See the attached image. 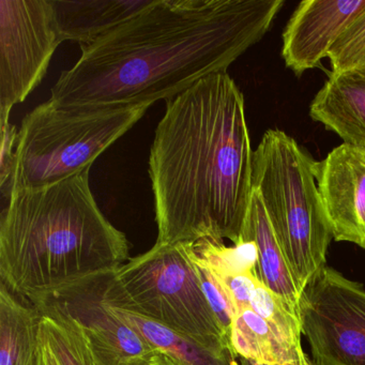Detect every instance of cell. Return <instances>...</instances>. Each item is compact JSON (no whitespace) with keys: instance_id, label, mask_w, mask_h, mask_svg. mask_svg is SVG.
Returning a JSON list of instances; mask_svg holds the SVG:
<instances>
[{"instance_id":"cell-1","label":"cell","mask_w":365,"mask_h":365,"mask_svg":"<svg viewBox=\"0 0 365 365\" xmlns=\"http://www.w3.org/2000/svg\"><path fill=\"white\" fill-rule=\"evenodd\" d=\"M284 0H155L89 46L51 89L65 106H153L227 72L270 29Z\"/></svg>"},{"instance_id":"cell-2","label":"cell","mask_w":365,"mask_h":365,"mask_svg":"<svg viewBox=\"0 0 365 365\" xmlns=\"http://www.w3.org/2000/svg\"><path fill=\"white\" fill-rule=\"evenodd\" d=\"M253 155L245 97L227 72L168 100L149 155L157 242L240 245Z\"/></svg>"},{"instance_id":"cell-3","label":"cell","mask_w":365,"mask_h":365,"mask_svg":"<svg viewBox=\"0 0 365 365\" xmlns=\"http://www.w3.org/2000/svg\"><path fill=\"white\" fill-rule=\"evenodd\" d=\"M129 253L96 202L89 172L14 192L1 213V284L31 304L113 274Z\"/></svg>"},{"instance_id":"cell-4","label":"cell","mask_w":365,"mask_h":365,"mask_svg":"<svg viewBox=\"0 0 365 365\" xmlns=\"http://www.w3.org/2000/svg\"><path fill=\"white\" fill-rule=\"evenodd\" d=\"M101 289L112 307L155 320L215 356H238L207 298L193 243H155L103 277Z\"/></svg>"},{"instance_id":"cell-5","label":"cell","mask_w":365,"mask_h":365,"mask_svg":"<svg viewBox=\"0 0 365 365\" xmlns=\"http://www.w3.org/2000/svg\"><path fill=\"white\" fill-rule=\"evenodd\" d=\"M314 163L315 160L281 130L264 132L254 150L253 189L262 197L301 294L326 266L333 239Z\"/></svg>"},{"instance_id":"cell-6","label":"cell","mask_w":365,"mask_h":365,"mask_svg":"<svg viewBox=\"0 0 365 365\" xmlns=\"http://www.w3.org/2000/svg\"><path fill=\"white\" fill-rule=\"evenodd\" d=\"M149 108L148 104L65 106L51 100L40 104L24 117L19 130L10 195L89 172L96 160Z\"/></svg>"},{"instance_id":"cell-7","label":"cell","mask_w":365,"mask_h":365,"mask_svg":"<svg viewBox=\"0 0 365 365\" xmlns=\"http://www.w3.org/2000/svg\"><path fill=\"white\" fill-rule=\"evenodd\" d=\"M299 318L314 360L324 365H365V289L324 266L307 283Z\"/></svg>"},{"instance_id":"cell-8","label":"cell","mask_w":365,"mask_h":365,"mask_svg":"<svg viewBox=\"0 0 365 365\" xmlns=\"http://www.w3.org/2000/svg\"><path fill=\"white\" fill-rule=\"evenodd\" d=\"M61 43L51 0H0V123L39 86Z\"/></svg>"},{"instance_id":"cell-9","label":"cell","mask_w":365,"mask_h":365,"mask_svg":"<svg viewBox=\"0 0 365 365\" xmlns=\"http://www.w3.org/2000/svg\"><path fill=\"white\" fill-rule=\"evenodd\" d=\"M102 279L40 301L58 305L82 324L102 365H147L165 354L113 313L102 296Z\"/></svg>"},{"instance_id":"cell-10","label":"cell","mask_w":365,"mask_h":365,"mask_svg":"<svg viewBox=\"0 0 365 365\" xmlns=\"http://www.w3.org/2000/svg\"><path fill=\"white\" fill-rule=\"evenodd\" d=\"M314 174L332 238L365 250V150L341 144Z\"/></svg>"},{"instance_id":"cell-11","label":"cell","mask_w":365,"mask_h":365,"mask_svg":"<svg viewBox=\"0 0 365 365\" xmlns=\"http://www.w3.org/2000/svg\"><path fill=\"white\" fill-rule=\"evenodd\" d=\"M365 10V0H304L283 33L282 57L300 76L319 67L348 25Z\"/></svg>"},{"instance_id":"cell-12","label":"cell","mask_w":365,"mask_h":365,"mask_svg":"<svg viewBox=\"0 0 365 365\" xmlns=\"http://www.w3.org/2000/svg\"><path fill=\"white\" fill-rule=\"evenodd\" d=\"M309 115L344 144L365 150V70L331 72L312 101Z\"/></svg>"},{"instance_id":"cell-13","label":"cell","mask_w":365,"mask_h":365,"mask_svg":"<svg viewBox=\"0 0 365 365\" xmlns=\"http://www.w3.org/2000/svg\"><path fill=\"white\" fill-rule=\"evenodd\" d=\"M155 0H51L63 42L89 46L127 22Z\"/></svg>"},{"instance_id":"cell-14","label":"cell","mask_w":365,"mask_h":365,"mask_svg":"<svg viewBox=\"0 0 365 365\" xmlns=\"http://www.w3.org/2000/svg\"><path fill=\"white\" fill-rule=\"evenodd\" d=\"M230 341L238 358L264 365H309L301 339H294L251 307L241 309L230 327Z\"/></svg>"},{"instance_id":"cell-15","label":"cell","mask_w":365,"mask_h":365,"mask_svg":"<svg viewBox=\"0 0 365 365\" xmlns=\"http://www.w3.org/2000/svg\"><path fill=\"white\" fill-rule=\"evenodd\" d=\"M252 242L256 249V270L260 281L279 294L299 315L301 292L290 272L264 202L253 189L251 205L241 243Z\"/></svg>"},{"instance_id":"cell-16","label":"cell","mask_w":365,"mask_h":365,"mask_svg":"<svg viewBox=\"0 0 365 365\" xmlns=\"http://www.w3.org/2000/svg\"><path fill=\"white\" fill-rule=\"evenodd\" d=\"M41 314L0 284V365H36Z\"/></svg>"},{"instance_id":"cell-17","label":"cell","mask_w":365,"mask_h":365,"mask_svg":"<svg viewBox=\"0 0 365 365\" xmlns=\"http://www.w3.org/2000/svg\"><path fill=\"white\" fill-rule=\"evenodd\" d=\"M41 314L40 331L59 365H102L82 324L50 301L33 304Z\"/></svg>"},{"instance_id":"cell-18","label":"cell","mask_w":365,"mask_h":365,"mask_svg":"<svg viewBox=\"0 0 365 365\" xmlns=\"http://www.w3.org/2000/svg\"><path fill=\"white\" fill-rule=\"evenodd\" d=\"M113 313L125 324L140 333L149 344L180 361L183 365H239L238 356H217L163 324L140 314L112 307Z\"/></svg>"},{"instance_id":"cell-19","label":"cell","mask_w":365,"mask_h":365,"mask_svg":"<svg viewBox=\"0 0 365 365\" xmlns=\"http://www.w3.org/2000/svg\"><path fill=\"white\" fill-rule=\"evenodd\" d=\"M328 58L332 72L365 70V10L339 36Z\"/></svg>"},{"instance_id":"cell-20","label":"cell","mask_w":365,"mask_h":365,"mask_svg":"<svg viewBox=\"0 0 365 365\" xmlns=\"http://www.w3.org/2000/svg\"><path fill=\"white\" fill-rule=\"evenodd\" d=\"M1 128V146H0V189L3 195L9 198L10 185L14 176L18 147L19 130L16 125L7 123H0Z\"/></svg>"},{"instance_id":"cell-21","label":"cell","mask_w":365,"mask_h":365,"mask_svg":"<svg viewBox=\"0 0 365 365\" xmlns=\"http://www.w3.org/2000/svg\"><path fill=\"white\" fill-rule=\"evenodd\" d=\"M36 365H59L56 356L53 354L46 339L42 336L41 331H40V345Z\"/></svg>"},{"instance_id":"cell-22","label":"cell","mask_w":365,"mask_h":365,"mask_svg":"<svg viewBox=\"0 0 365 365\" xmlns=\"http://www.w3.org/2000/svg\"><path fill=\"white\" fill-rule=\"evenodd\" d=\"M162 365H183L180 361L177 360V359L173 358L172 356L168 354H162L161 358Z\"/></svg>"},{"instance_id":"cell-23","label":"cell","mask_w":365,"mask_h":365,"mask_svg":"<svg viewBox=\"0 0 365 365\" xmlns=\"http://www.w3.org/2000/svg\"><path fill=\"white\" fill-rule=\"evenodd\" d=\"M239 365H264L259 363L253 362V361L245 360V359L239 358Z\"/></svg>"},{"instance_id":"cell-24","label":"cell","mask_w":365,"mask_h":365,"mask_svg":"<svg viewBox=\"0 0 365 365\" xmlns=\"http://www.w3.org/2000/svg\"><path fill=\"white\" fill-rule=\"evenodd\" d=\"M161 358H162V354H161V356H159V358L157 359V360H155V361H153V362L149 363V364H147V365H162Z\"/></svg>"},{"instance_id":"cell-25","label":"cell","mask_w":365,"mask_h":365,"mask_svg":"<svg viewBox=\"0 0 365 365\" xmlns=\"http://www.w3.org/2000/svg\"><path fill=\"white\" fill-rule=\"evenodd\" d=\"M309 365H324L322 363L318 362V361L314 360V359H312L311 360V364Z\"/></svg>"}]
</instances>
